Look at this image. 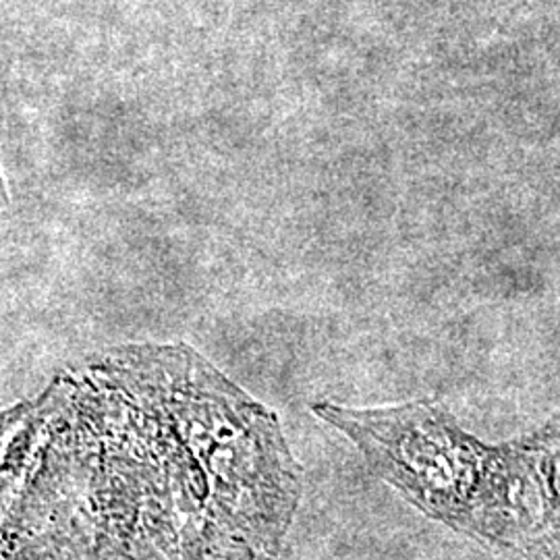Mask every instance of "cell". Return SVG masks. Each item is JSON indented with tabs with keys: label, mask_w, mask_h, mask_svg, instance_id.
Here are the masks:
<instances>
[{
	"label": "cell",
	"mask_w": 560,
	"mask_h": 560,
	"mask_svg": "<svg viewBox=\"0 0 560 560\" xmlns=\"http://www.w3.org/2000/svg\"><path fill=\"white\" fill-rule=\"evenodd\" d=\"M314 413L353 442L421 513L480 540L520 532L517 448L486 446L430 400L378 409L318 402Z\"/></svg>",
	"instance_id": "1"
},
{
	"label": "cell",
	"mask_w": 560,
	"mask_h": 560,
	"mask_svg": "<svg viewBox=\"0 0 560 560\" xmlns=\"http://www.w3.org/2000/svg\"><path fill=\"white\" fill-rule=\"evenodd\" d=\"M517 560H560V532L529 541L523 546Z\"/></svg>",
	"instance_id": "2"
}]
</instances>
